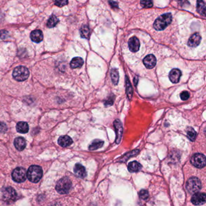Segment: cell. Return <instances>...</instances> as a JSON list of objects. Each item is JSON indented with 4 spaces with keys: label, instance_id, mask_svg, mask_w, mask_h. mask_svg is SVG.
Instances as JSON below:
<instances>
[{
    "label": "cell",
    "instance_id": "6da1fadb",
    "mask_svg": "<svg viewBox=\"0 0 206 206\" xmlns=\"http://www.w3.org/2000/svg\"><path fill=\"white\" fill-rule=\"evenodd\" d=\"M172 21V15L170 13H165L160 16L154 23L155 29L161 31L166 28Z\"/></svg>",
    "mask_w": 206,
    "mask_h": 206
},
{
    "label": "cell",
    "instance_id": "7a4b0ae2",
    "mask_svg": "<svg viewBox=\"0 0 206 206\" xmlns=\"http://www.w3.org/2000/svg\"><path fill=\"white\" fill-rule=\"evenodd\" d=\"M43 175V171L41 167L37 165H33L28 168L27 172V176L28 180L32 182H38L41 180Z\"/></svg>",
    "mask_w": 206,
    "mask_h": 206
},
{
    "label": "cell",
    "instance_id": "3957f363",
    "mask_svg": "<svg viewBox=\"0 0 206 206\" xmlns=\"http://www.w3.org/2000/svg\"><path fill=\"white\" fill-rule=\"evenodd\" d=\"M72 182L71 180L67 177H64L60 179L57 182L56 190L58 193L61 194H67L70 192Z\"/></svg>",
    "mask_w": 206,
    "mask_h": 206
},
{
    "label": "cell",
    "instance_id": "277c9868",
    "mask_svg": "<svg viewBox=\"0 0 206 206\" xmlns=\"http://www.w3.org/2000/svg\"><path fill=\"white\" fill-rule=\"evenodd\" d=\"M30 73L27 68L24 66H18L16 67L13 71V78L19 82H23L29 77Z\"/></svg>",
    "mask_w": 206,
    "mask_h": 206
},
{
    "label": "cell",
    "instance_id": "5b68a950",
    "mask_svg": "<svg viewBox=\"0 0 206 206\" xmlns=\"http://www.w3.org/2000/svg\"><path fill=\"white\" fill-rule=\"evenodd\" d=\"M202 188V184L200 179L196 177H191L186 182V189L191 194L198 192Z\"/></svg>",
    "mask_w": 206,
    "mask_h": 206
},
{
    "label": "cell",
    "instance_id": "8992f818",
    "mask_svg": "<svg viewBox=\"0 0 206 206\" xmlns=\"http://www.w3.org/2000/svg\"><path fill=\"white\" fill-rule=\"evenodd\" d=\"M191 163L197 168H203L206 166V157L204 155L196 153L191 158Z\"/></svg>",
    "mask_w": 206,
    "mask_h": 206
},
{
    "label": "cell",
    "instance_id": "52a82bcc",
    "mask_svg": "<svg viewBox=\"0 0 206 206\" xmlns=\"http://www.w3.org/2000/svg\"><path fill=\"white\" fill-rule=\"evenodd\" d=\"M12 179L16 182H23L26 181L27 178V172L26 169L23 168H16L13 170L12 174Z\"/></svg>",
    "mask_w": 206,
    "mask_h": 206
},
{
    "label": "cell",
    "instance_id": "ba28073f",
    "mask_svg": "<svg viewBox=\"0 0 206 206\" xmlns=\"http://www.w3.org/2000/svg\"><path fill=\"white\" fill-rule=\"evenodd\" d=\"M3 199L7 201H13L17 196V194L15 189L11 187H8L4 189L2 193Z\"/></svg>",
    "mask_w": 206,
    "mask_h": 206
},
{
    "label": "cell",
    "instance_id": "9c48e42d",
    "mask_svg": "<svg viewBox=\"0 0 206 206\" xmlns=\"http://www.w3.org/2000/svg\"><path fill=\"white\" fill-rule=\"evenodd\" d=\"M114 127L116 129V143L117 144H119L121 141L122 135H123V128L122 126V123L120 122V120L116 119L114 122Z\"/></svg>",
    "mask_w": 206,
    "mask_h": 206
},
{
    "label": "cell",
    "instance_id": "30bf717a",
    "mask_svg": "<svg viewBox=\"0 0 206 206\" xmlns=\"http://www.w3.org/2000/svg\"><path fill=\"white\" fill-rule=\"evenodd\" d=\"M206 193L196 192L194 193L192 198L191 202L196 206L203 205L206 203Z\"/></svg>",
    "mask_w": 206,
    "mask_h": 206
},
{
    "label": "cell",
    "instance_id": "8fae6325",
    "mask_svg": "<svg viewBox=\"0 0 206 206\" xmlns=\"http://www.w3.org/2000/svg\"><path fill=\"white\" fill-rule=\"evenodd\" d=\"M143 64L144 66L149 69L153 68L157 63V59L153 54H149L146 56L143 59Z\"/></svg>",
    "mask_w": 206,
    "mask_h": 206
},
{
    "label": "cell",
    "instance_id": "7c38bea8",
    "mask_svg": "<svg viewBox=\"0 0 206 206\" xmlns=\"http://www.w3.org/2000/svg\"><path fill=\"white\" fill-rule=\"evenodd\" d=\"M181 76V71L179 69L177 68L172 69L169 73V75L170 80L174 84H177L179 82Z\"/></svg>",
    "mask_w": 206,
    "mask_h": 206
},
{
    "label": "cell",
    "instance_id": "4fadbf2b",
    "mask_svg": "<svg viewBox=\"0 0 206 206\" xmlns=\"http://www.w3.org/2000/svg\"><path fill=\"white\" fill-rule=\"evenodd\" d=\"M129 50L132 52H137L140 49V42L139 39L135 36H133L129 39L128 41Z\"/></svg>",
    "mask_w": 206,
    "mask_h": 206
},
{
    "label": "cell",
    "instance_id": "5bb4252c",
    "mask_svg": "<svg viewBox=\"0 0 206 206\" xmlns=\"http://www.w3.org/2000/svg\"><path fill=\"white\" fill-rule=\"evenodd\" d=\"M74 172L75 175L81 178H84L87 176V172L85 167L81 164L77 163L74 168Z\"/></svg>",
    "mask_w": 206,
    "mask_h": 206
},
{
    "label": "cell",
    "instance_id": "9a60e30c",
    "mask_svg": "<svg viewBox=\"0 0 206 206\" xmlns=\"http://www.w3.org/2000/svg\"><path fill=\"white\" fill-rule=\"evenodd\" d=\"M201 37L198 33H195L189 39L188 45L191 47H196L200 44Z\"/></svg>",
    "mask_w": 206,
    "mask_h": 206
},
{
    "label": "cell",
    "instance_id": "2e32d148",
    "mask_svg": "<svg viewBox=\"0 0 206 206\" xmlns=\"http://www.w3.org/2000/svg\"><path fill=\"white\" fill-rule=\"evenodd\" d=\"M30 38L32 41H33L36 43H39L43 40V38H44L43 33L40 30H33L30 33Z\"/></svg>",
    "mask_w": 206,
    "mask_h": 206
},
{
    "label": "cell",
    "instance_id": "e0dca14e",
    "mask_svg": "<svg viewBox=\"0 0 206 206\" xmlns=\"http://www.w3.org/2000/svg\"><path fill=\"white\" fill-rule=\"evenodd\" d=\"M73 143L72 139L68 135L61 136L58 139V144L63 148H66L70 146Z\"/></svg>",
    "mask_w": 206,
    "mask_h": 206
},
{
    "label": "cell",
    "instance_id": "ac0fdd59",
    "mask_svg": "<svg viewBox=\"0 0 206 206\" xmlns=\"http://www.w3.org/2000/svg\"><path fill=\"white\" fill-rule=\"evenodd\" d=\"M14 145L17 150L23 151L26 146V140L23 137H17L14 140Z\"/></svg>",
    "mask_w": 206,
    "mask_h": 206
},
{
    "label": "cell",
    "instance_id": "d6986e66",
    "mask_svg": "<svg viewBox=\"0 0 206 206\" xmlns=\"http://www.w3.org/2000/svg\"><path fill=\"white\" fill-rule=\"evenodd\" d=\"M142 165L140 163L137 162V161H134L129 163L128 166V170L131 173L138 172L142 169Z\"/></svg>",
    "mask_w": 206,
    "mask_h": 206
},
{
    "label": "cell",
    "instance_id": "ffe728a7",
    "mask_svg": "<svg viewBox=\"0 0 206 206\" xmlns=\"http://www.w3.org/2000/svg\"><path fill=\"white\" fill-rule=\"evenodd\" d=\"M29 129L27 123L24 122H19L16 125V131L21 134H26Z\"/></svg>",
    "mask_w": 206,
    "mask_h": 206
},
{
    "label": "cell",
    "instance_id": "44dd1931",
    "mask_svg": "<svg viewBox=\"0 0 206 206\" xmlns=\"http://www.w3.org/2000/svg\"><path fill=\"white\" fill-rule=\"evenodd\" d=\"M103 144H104V142L101 140H99V139L94 140L91 142L90 145L89 146V147H88L89 150H90V151L97 150V149L102 148L103 146Z\"/></svg>",
    "mask_w": 206,
    "mask_h": 206
},
{
    "label": "cell",
    "instance_id": "7402d4cb",
    "mask_svg": "<svg viewBox=\"0 0 206 206\" xmlns=\"http://www.w3.org/2000/svg\"><path fill=\"white\" fill-rule=\"evenodd\" d=\"M84 64V60L80 57H76L74 58L71 62H70V67L72 68H77L81 67Z\"/></svg>",
    "mask_w": 206,
    "mask_h": 206
},
{
    "label": "cell",
    "instance_id": "603a6c76",
    "mask_svg": "<svg viewBox=\"0 0 206 206\" xmlns=\"http://www.w3.org/2000/svg\"><path fill=\"white\" fill-rule=\"evenodd\" d=\"M196 10L200 15L204 16H206V5L203 0H197Z\"/></svg>",
    "mask_w": 206,
    "mask_h": 206
},
{
    "label": "cell",
    "instance_id": "cb8c5ba5",
    "mask_svg": "<svg viewBox=\"0 0 206 206\" xmlns=\"http://www.w3.org/2000/svg\"><path fill=\"white\" fill-rule=\"evenodd\" d=\"M80 36L83 38L88 39L90 34V30L88 26L87 25H84L82 26L80 30Z\"/></svg>",
    "mask_w": 206,
    "mask_h": 206
},
{
    "label": "cell",
    "instance_id": "d4e9b609",
    "mask_svg": "<svg viewBox=\"0 0 206 206\" xmlns=\"http://www.w3.org/2000/svg\"><path fill=\"white\" fill-rule=\"evenodd\" d=\"M59 22V19L57 18V16L54 15H52L49 18V20L47 23V26L49 28H53L56 26L58 23Z\"/></svg>",
    "mask_w": 206,
    "mask_h": 206
},
{
    "label": "cell",
    "instance_id": "484cf974",
    "mask_svg": "<svg viewBox=\"0 0 206 206\" xmlns=\"http://www.w3.org/2000/svg\"><path fill=\"white\" fill-rule=\"evenodd\" d=\"M196 135H197V133L193 128H191V127L187 128V136L191 141L194 142L195 140Z\"/></svg>",
    "mask_w": 206,
    "mask_h": 206
},
{
    "label": "cell",
    "instance_id": "4316f807",
    "mask_svg": "<svg viewBox=\"0 0 206 206\" xmlns=\"http://www.w3.org/2000/svg\"><path fill=\"white\" fill-rule=\"evenodd\" d=\"M111 77L112 82L114 85H117L118 82V79H119V75H118V70L116 68H113L111 71Z\"/></svg>",
    "mask_w": 206,
    "mask_h": 206
},
{
    "label": "cell",
    "instance_id": "83f0119b",
    "mask_svg": "<svg viewBox=\"0 0 206 206\" xmlns=\"http://www.w3.org/2000/svg\"><path fill=\"white\" fill-rule=\"evenodd\" d=\"M126 85H127V92L128 94V97L129 99H131L132 96V88L131 85V83L129 82V80L127 76H126Z\"/></svg>",
    "mask_w": 206,
    "mask_h": 206
},
{
    "label": "cell",
    "instance_id": "f1b7e54d",
    "mask_svg": "<svg viewBox=\"0 0 206 206\" xmlns=\"http://www.w3.org/2000/svg\"><path fill=\"white\" fill-rule=\"evenodd\" d=\"M140 4L144 8H150L153 6L152 0H141Z\"/></svg>",
    "mask_w": 206,
    "mask_h": 206
},
{
    "label": "cell",
    "instance_id": "f546056e",
    "mask_svg": "<svg viewBox=\"0 0 206 206\" xmlns=\"http://www.w3.org/2000/svg\"><path fill=\"white\" fill-rule=\"evenodd\" d=\"M53 2L55 6L59 7H62L68 4V0H53Z\"/></svg>",
    "mask_w": 206,
    "mask_h": 206
},
{
    "label": "cell",
    "instance_id": "4dcf8cb0",
    "mask_svg": "<svg viewBox=\"0 0 206 206\" xmlns=\"http://www.w3.org/2000/svg\"><path fill=\"white\" fill-rule=\"evenodd\" d=\"M139 196L140 198L142 199V200H147L149 197V193L148 192L146 191V190H144V189H143V190H141L140 192H139Z\"/></svg>",
    "mask_w": 206,
    "mask_h": 206
},
{
    "label": "cell",
    "instance_id": "1f68e13d",
    "mask_svg": "<svg viewBox=\"0 0 206 206\" xmlns=\"http://www.w3.org/2000/svg\"><path fill=\"white\" fill-rule=\"evenodd\" d=\"M189 97H190V94L188 91H182L180 94V98L182 101H187L189 99Z\"/></svg>",
    "mask_w": 206,
    "mask_h": 206
},
{
    "label": "cell",
    "instance_id": "d6a6232c",
    "mask_svg": "<svg viewBox=\"0 0 206 206\" xmlns=\"http://www.w3.org/2000/svg\"><path fill=\"white\" fill-rule=\"evenodd\" d=\"M114 103V96H109L107 100H106L105 102V105L106 106H111Z\"/></svg>",
    "mask_w": 206,
    "mask_h": 206
},
{
    "label": "cell",
    "instance_id": "836d02e7",
    "mask_svg": "<svg viewBox=\"0 0 206 206\" xmlns=\"http://www.w3.org/2000/svg\"><path fill=\"white\" fill-rule=\"evenodd\" d=\"M8 32L4 30L0 31V38L2 39H6L8 36Z\"/></svg>",
    "mask_w": 206,
    "mask_h": 206
},
{
    "label": "cell",
    "instance_id": "e575fe53",
    "mask_svg": "<svg viewBox=\"0 0 206 206\" xmlns=\"http://www.w3.org/2000/svg\"><path fill=\"white\" fill-rule=\"evenodd\" d=\"M109 3L111 5V6H114V7H117L118 6H117V4L116 3V2H113V1H109Z\"/></svg>",
    "mask_w": 206,
    "mask_h": 206
},
{
    "label": "cell",
    "instance_id": "d590c367",
    "mask_svg": "<svg viewBox=\"0 0 206 206\" xmlns=\"http://www.w3.org/2000/svg\"><path fill=\"white\" fill-rule=\"evenodd\" d=\"M177 1H181V0H177Z\"/></svg>",
    "mask_w": 206,
    "mask_h": 206
}]
</instances>
